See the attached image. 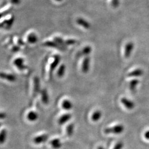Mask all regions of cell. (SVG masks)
Wrapping results in <instances>:
<instances>
[{
    "label": "cell",
    "mask_w": 149,
    "mask_h": 149,
    "mask_svg": "<svg viewBox=\"0 0 149 149\" xmlns=\"http://www.w3.org/2000/svg\"><path fill=\"white\" fill-rule=\"evenodd\" d=\"M50 144L52 148L54 149H59L61 148L63 146V144L61 142V140L60 139H54L52 140H51Z\"/></svg>",
    "instance_id": "obj_9"
},
{
    "label": "cell",
    "mask_w": 149,
    "mask_h": 149,
    "mask_svg": "<svg viewBox=\"0 0 149 149\" xmlns=\"http://www.w3.org/2000/svg\"><path fill=\"white\" fill-rule=\"evenodd\" d=\"M13 64L19 70H23L26 68L24 64V60L21 58L15 59Z\"/></svg>",
    "instance_id": "obj_5"
},
{
    "label": "cell",
    "mask_w": 149,
    "mask_h": 149,
    "mask_svg": "<svg viewBox=\"0 0 149 149\" xmlns=\"http://www.w3.org/2000/svg\"><path fill=\"white\" fill-rule=\"evenodd\" d=\"M48 138L47 134H43L39 135L33 139V142L36 144H40L45 142Z\"/></svg>",
    "instance_id": "obj_4"
},
{
    "label": "cell",
    "mask_w": 149,
    "mask_h": 149,
    "mask_svg": "<svg viewBox=\"0 0 149 149\" xmlns=\"http://www.w3.org/2000/svg\"><path fill=\"white\" fill-rule=\"evenodd\" d=\"M119 5V0H112V5L113 7L116 8Z\"/></svg>",
    "instance_id": "obj_28"
},
{
    "label": "cell",
    "mask_w": 149,
    "mask_h": 149,
    "mask_svg": "<svg viewBox=\"0 0 149 149\" xmlns=\"http://www.w3.org/2000/svg\"><path fill=\"white\" fill-rule=\"evenodd\" d=\"M123 147H124V144L122 142L119 141L116 144V145L114 146V147L113 149H122Z\"/></svg>",
    "instance_id": "obj_26"
},
{
    "label": "cell",
    "mask_w": 149,
    "mask_h": 149,
    "mask_svg": "<svg viewBox=\"0 0 149 149\" xmlns=\"http://www.w3.org/2000/svg\"><path fill=\"white\" fill-rule=\"evenodd\" d=\"M144 137H145V138L147 140H149V130L146 131L144 133Z\"/></svg>",
    "instance_id": "obj_30"
},
{
    "label": "cell",
    "mask_w": 149,
    "mask_h": 149,
    "mask_svg": "<svg viewBox=\"0 0 149 149\" xmlns=\"http://www.w3.org/2000/svg\"><path fill=\"white\" fill-rule=\"evenodd\" d=\"M1 77L3 79H5L10 82H14L16 80V76L15 75L10 74H6L3 72H1Z\"/></svg>",
    "instance_id": "obj_11"
},
{
    "label": "cell",
    "mask_w": 149,
    "mask_h": 149,
    "mask_svg": "<svg viewBox=\"0 0 149 149\" xmlns=\"http://www.w3.org/2000/svg\"><path fill=\"white\" fill-rule=\"evenodd\" d=\"M92 51V48L90 46H87L83 49L81 52V54L83 55H88L91 53Z\"/></svg>",
    "instance_id": "obj_25"
},
{
    "label": "cell",
    "mask_w": 149,
    "mask_h": 149,
    "mask_svg": "<svg viewBox=\"0 0 149 149\" xmlns=\"http://www.w3.org/2000/svg\"><path fill=\"white\" fill-rule=\"evenodd\" d=\"M77 23L80 25V26L85 28L86 29H89L91 27L90 23L88 22L87 21L86 19L82 18H79L77 21H76Z\"/></svg>",
    "instance_id": "obj_8"
},
{
    "label": "cell",
    "mask_w": 149,
    "mask_h": 149,
    "mask_svg": "<svg viewBox=\"0 0 149 149\" xmlns=\"http://www.w3.org/2000/svg\"><path fill=\"white\" fill-rule=\"evenodd\" d=\"M13 51L16 52V51H18L19 50V48L18 47L15 46V47H14V48H13Z\"/></svg>",
    "instance_id": "obj_32"
},
{
    "label": "cell",
    "mask_w": 149,
    "mask_h": 149,
    "mask_svg": "<svg viewBox=\"0 0 149 149\" xmlns=\"http://www.w3.org/2000/svg\"><path fill=\"white\" fill-rule=\"evenodd\" d=\"M97 149H104V148H103L102 146H99Z\"/></svg>",
    "instance_id": "obj_33"
},
{
    "label": "cell",
    "mask_w": 149,
    "mask_h": 149,
    "mask_svg": "<svg viewBox=\"0 0 149 149\" xmlns=\"http://www.w3.org/2000/svg\"><path fill=\"white\" fill-rule=\"evenodd\" d=\"M6 113H3V112H2L1 113V115H0V117H1V119H5L6 118Z\"/></svg>",
    "instance_id": "obj_31"
},
{
    "label": "cell",
    "mask_w": 149,
    "mask_h": 149,
    "mask_svg": "<svg viewBox=\"0 0 149 149\" xmlns=\"http://www.w3.org/2000/svg\"><path fill=\"white\" fill-rule=\"evenodd\" d=\"M41 95H42V100L43 103L47 104L49 102V96H48V92L46 89H43L41 91Z\"/></svg>",
    "instance_id": "obj_16"
},
{
    "label": "cell",
    "mask_w": 149,
    "mask_h": 149,
    "mask_svg": "<svg viewBox=\"0 0 149 149\" xmlns=\"http://www.w3.org/2000/svg\"><path fill=\"white\" fill-rule=\"evenodd\" d=\"M139 81L138 80H133L130 81V88L132 91L135 90L137 85H138Z\"/></svg>",
    "instance_id": "obj_24"
},
{
    "label": "cell",
    "mask_w": 149,
    "mask_h": 149,
    "mask_svg": "<svg viewBox=\"0 0 149 149\" xmlns=\"http://www.w3.org/2000/svg\"><path fill=\"white\" fill-rule=\"evenodd\" d=\"M44 45L48 47H52V48H56L59 50H64V48L62 47H61L60 45H59L57 43H56L55 42H51V41H47L45 43H44Z\"/></svg>",
    "instance_id": "obj_10"
},
{
    "label": "cell",
    "mask_w": 149,
    "mask_h": 149,
    "mask_svg": "<svg viewBox=\"0 0 149 149\" xmlns=\"http://www.w3.org/2000/svg\"><path fill=\"white\" fill-rule=\"evenodd\" d=\"M143 74V70L138 69L130 72V73L128 74V76L129 77H138V76H141Z\"/></svg>",
    "instance_id": "obj_18"
},
{
    "label": "cell",
    "mask_w": 149,
    "mask_h": 149,
    "mask_svg": "<svg viewBox=\"0 0 149 149\" xmlns=\"http://www.w3.org/2000/svg\"><path fill=\"white\" fill-rule=\"evenodd\" d=\"M71 115L69 113L65 114L59 118V124L60 125H63L66 123L68 122L70 119L71 118Z\"/></svg>",
    "instance_id": "obj_12"
},
{
    "label": "cell",
    "mask_w": 149,
    "mask_h": 149,
    "mask_svg": "<svg viewBox=\"0 0 149 149\" xmlns=\"http://www.w3.org/2000/svg\"><path fill=\"white\" fill-rule=\"evenodd\" d=\"M90 66V58L88 56H86L83 60L82 65V71L84 73H87L89 71Z\"/></svg>",
    "instance_id": "obj_2"
},
{
    "label": "cell",
    "mask_w": 149,
    "mask_h": 149,
    "mask_svg": "<svg viewBox=\"0 0 149 149\" xmlns=\"http://www.w3.org/2000/svg\"><path fill=\"white\" fill-rule=\"evenodd\" d=\"M27 118L31 122H35L38 118V114L37 112L31 111L28 113L27 115Z\"/></svg>",
    "instance_id": "obj_14"
},
{
    "label": "cell",
    "mask_w": 149,
    "mask_h": 149,
    "mask_svg": "<svg viewBox=\"0 0 149 149\" xmlns=\"http://www.w3.org/2000/svg\"><path fill=\"white\" fill-rule=\"evenodd\" d=\"M74 124H70L66 128V134L69 137H71L74 133Z\"/></svg>",
    "instance_id": "obj_20"
},
{
    "label": "cell",
    "mask_w": 149,
    "mask_h": 149,
    "mask_svg": "<svg viewBox=\"0 0 149 149\" xmlns=\"http://www.w3.org/2000/svg\"><path fill=\"white\" fill-rule=\"evenodd\" d=\"M56 1H58V2H60V1H63V0H55Z\"/></svg>",
    "instance_id": "obj_34"
},
{
    "label": "cell",
    "mask_w": 149,
    "mask_h": 149,
    "mask_svg": "<svg viewBox=\"0 0 149 149\" xmlns=\"http://www.w3.org/2000/svg\"><path fill=\"white\" fill-rule=\"evenodd\" d=\"M76 43V41L74 39H68L65 41V44L70 45H73Z\"/></svg>",
    "instance_id": "obj_27"
},
{
    "label": "cell",
    "mask_w": 149,
    "mask_h": 149,
    "mask_svg": "<svg viewBox=\"0 0 149 149\" xmlns=\"http://www.w3.org/2000/svg\"><path fill=\"white\" fill-rule=\"evenodd\" d=\"M60 58L59 57V55H55L54 58V60L53 61V63L51 64L50 65V71L51 72H53L54 69L56 68V66L58 65V64H59V62H60Z\"/></svg>",
    "instance_id": "obj_13"
},
{
    "label": "cell",
    "mask_w": 149,
    "mask_h": 149,
    "mask_svg": "<svg viewBox=\"0 0 149 149\" xmlns=\"http://www.w3.org/2000/svg\"><path fill=\"white\" fill-rule=\"evenodd\" d=\"M102 117V112L100 111H96L93 113L91 117V119L92 121L96 122L98 121Z\"/></svg>",
    "instance_id": "obj_17"
},
{
    "label": "cell",
    "mask_w": 149,
    "mask_h": 149,
    "mask_svg": "<svg viewBox=\"0 0 149 149\" xmlns=\"http://www.w3.org/2000/svg\"><path fill=\"white\" fill-rule=\"evenodd\" d=\"M54 41L56 43H58L59 45H60L61 47L65 49V41H64L63 39L59 37H56L54 38Z\"/></svg>",
    "instance_id": "obj_22"
},
{
    "label": "cell",
    "mask_w": 149,
    "mask_h": 149,
    "mask_svg": "<svg viewBox=\"0 0 149 149\" xmlns=\"http://www.w3.org/2000/svg\"><path fill=\"white\" fill-rule=\"evenodd\" d=\"M121 102L128 109H132L135 106L133 102L131 101L127 98L123 97L121 99Z\"/></svg>",
    "instance_id": "obj_6"
},
{
    "label": "cell",
    "mask_w": 149,
    "mask_h": 149,
    "mask_svg": "<svg viewBox=\"0 0 149 149\" xmlns=\"http://www.w3.org/2000/svg\"><path fill=\"white\" fill-rule=\"evenodd\" d=\"M134 45L133 43L129 42L127 44L125 45V53H124V55L126 58H129L132 54V51L133 50Z\"/></svg>",
    "instance_id": "obj_3"
},
{
    "label": "cell",
    "mask_w": 149,
    "mask_h": 149,
    "mask_svg": "<svg viewBox=\"0 0 149 149\" xmlns=\"http://www.w3.org/2000/svg\"><path fill=\"white\" fill-rule=\"evenodd\" d=\"M28 42L31 44H34L38 41V37L37 35L33 33L29 34L27 37Z\"/></svg>",
    "instance_id": "obj_19"
},
{
    "label": "cell",
    "mask_w": 149,
    "mask_h": 149,
    "mask_svg": "<svg viewBox=\"0 0 149 149\" xmlns=\"http://www.w3.org/2000/svg\"><path fill=\"white\" fill-rule=\"evenodd\" d=\"M7 138V131L6 129H3L1 130L0 134V142L1 144H3L5 142Z\"/></svg>",
    "instance_id": "obj_21"
},
{
    "label": "cell",
    "mask_w": 149,
    "mask_h": 149,
    "mask_svg": "<svg viewBox=\"0 0 149 149\" xmlns=\"http://www.w3.org/2000/svg\"><path fill=\"white\" fill-rule=\"evenodd\" d=\"M11 3L13 5H19L21 3V0H10Z\"/></svg>",
    "instance_id": "obj_29"
},
{
    "label": "cell",
    "mask_w": 149,
    "mask_h": 149,
    "mask_svg": "<svg viewBox=\"0 0 149 149\" xmlns=\"http://www.w3.org/2000/svg\"><path fill=\"white\" fill-rule=\"evenodd\" d=\"M65 69H66V68H65V66L64 64L61 65V66H60L58 71L57 72V75L58 76V77H61L64 76L65 72Z\"/></svg>",
    "instance_id": "obj_23"
},
{
    "label": "cell",
    "mask_w": 149,
    "mask_h": 149,
    "mask_svg": "<svg viewBox=\"0 0 149 149\" xmlns=\"http://www.w3.org/2000/svg\"><path fill=\"white\" fill-rule=\"evenodd\" d=\"M62 107L65 110L69 111L72 108V103L69 100H65L62 103Z\"/></svg>",
    "instance_id": "obj_15"
},
{
    "label": "cell",
    "mask_w": 149,
    "mask_h": 149,
    "mask_svg": "<svg viewBox=\"0 0 149 149\" xmlns=\"http://www.w3.org/2000/svg\"><path fill=\"white\" fill-rule=\"evenodd\" d=\"M40 91V81L38 77H34V90L33 96H36Z\"/></svg>",
    "instance_id": "obj_7"
},
{
    "label": "cell",
    "mask_w": 149,
    "mask_h": 149,
    "mask_svg": "<svg viewBox=\"0 0 149 149\" xmlns=\"http://www.w3.org/2000/svg\"><path fill=\"white\" fill-rule=\"evenodd\" d=\"M124 130V127L122 124H118L111 128H106L104 130V133L114 134H119L122 133Z\"/></svg>",
    "instance_id": "obj_1"
}]
</instances>
